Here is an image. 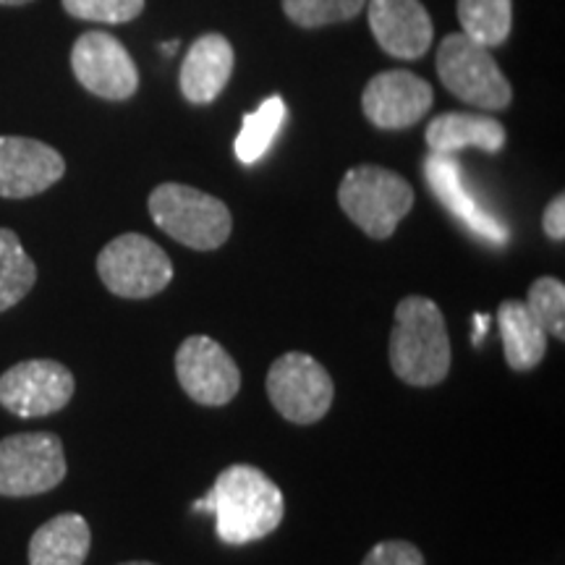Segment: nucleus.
<instances>
[{
	"label": "nucleus",
	"mask_w": 565,
	"mask_h": 565,
	"mask_svg": "<svg viewBox=\"0 0 565 565\" xmlns=\"http://www.w3.org/2000/svg\"><path fill=\"white\" fill-rule=\"evenodd\" d=\"M194 508L215 515L217 536L225 545L238 547L273 534L286 513V500L280 487L263 471L233 463L221 471L212 492L204 500H196Z\"/></svg>",
	"instance_id": "1"
},
{
	"label": "nucleus",
	"mask_w": 565,
	"mask_h": 565,
	"mask_svg": "<svg viewBox=\"0 0 565 565\" xmlns=\"http://www.w3.org/2000/svg\"><path fill=\"white\" fill-rule=\"evenodd\" d=\"M391 366L416 387L440 385L450 372V338L445 317L433 299L408 296L395 309Z\"/></svg>",
	"instance_id": "2"
},
{
	"label": "nucleus",
	"mask_w": 565,
	"mask_h": 565,
	"mask_svg": "<svg viewBox=\"0 0 565 565\" xmlns=\"http://www.w3.org/2000/svg\"><path fill=\"white\" fill-rule=\"evenodd\" d=\"M150 215L160 231L196 252L221 249L233 228L225 202L186 183H160L150 194Z\"/></svg>",
	"instance_id": "3"
},
{
	"label": "nucleus",
	"mask_w": 565,
	"mask_h": 565,
	"mask_svg": "<svg viewBox=\"0 0 565 565\" xmlns=\"http://www.w3.org/2000/svg\"><path fill=\"white\" fill-rule=\"evenodd\" d=\"M338 202L366 236L391 238L414 207V189L387 168L356 166L343 175Z\"/></svg>",
	"instance_id": "4"
},
{
	"label": "nucleus",
	"mask_w": 565,
	"mask_h": 565,
	"mask_svg": "<svg viewBox=\"0 0 565 565\" xmlns=\"http://www.w3.org/2000/svg\"><path fill=\"white\" fill-rule=\"evenodd\" d=\"M437 74L450 95L482 110H503L513 100V87L494 63L490 47L466 34H448L437 47Z\"/></svg>",
	"instance_id": "5"
},
{
	"label": "nucleus",
	"mask_w": 565,
	"mask_h": 565,
	"mask_svg": "<svg viewBox=\"0 0 565 565\" xmlns=\"http://www.w3.org/2000/svg\"><path fill=\"white\" fill-rule=\"evenodd\" d=\"M97 273L110 294L121 299H150L173 280V263L152 238L124 233L100 252Z\"/></svg>",
	"instance_id": "6"
},
{
	"label": "nucleus",
	"mask_w": 565,
	"mask_h": 565,
	"mask_svg": "<svg viewBox=\"0 0 565 565\" xmlns=\"http://www.w3.org/2000/svg\"><path fill=\"white\" fill-rule=\"evenodd\" d=\"M333 393L328 370L309 353H282L267 372V395L273 406L294 424L320 422L330 412Z\"/></svg>",
	"instance_id": "7"
},
{
	"label": "nucleus",
	"mask_w": 565,
	"mask_h": 565,
	"mask_svg": "<svg viewBox=\"0 0 565 565\" xmlns=\"http://www.w3.org/2000/svg\"><path fill=\"white\" fill-rule=\"evenodd\" d=\"M66 477L63 445L51 433H24L0 440V494L30 498L51 492Z\"/></svg>",
	"instance_id": "8"
},
{
	"label": "nucleus",
	"mask_w": 565,
	"mask_h": 565,
	"mask_svg": "<svg viewBox=\"0 0 565 565\" xmlns=\"http://www.w3.org/2000/svg\"><path fill=\"white\" fill-rule=\"evenodd\" d=\"M79 84L103 100H129L139 89V71L121 40L108 32H84L71 51Z\"/></svg>",
	"instance_id": "9"
},
{
	"label": "nucleus",
	"mask_w": 565,
	"mask_h": 565,
	"mask_svg": "<svg viewBox=\"0 0 565 565\" xmlns=\"http://www.w3.org/2000/svg\"><path fill=\"white\" fill-rule=\"evenodd\" d=\"M74 374L53 359H30L13 364L0 377V406L6 412L34 419L61 412L74 395Z\"/></svg>",
	"instance_id": "10"
},
{
	"label": "nucleus",
	"mask_w": 565,
	"mask_h": 565,
	"mask_svg": "<svg viewBox=\"0 0 565 565\" xmlns=\"http://www.w3.org/2000/svg\"><path fill=\"white\" fill-rule=\"evenodd\" d=\"M175 374L186 395L202 406H225L242 387V372L221 343L192 335L175 353Z\"/></svg>",
	"instance_id": "11"
},
{
	"label": "nucleus",
	"mask_w": 565,
	"mask_h": 565,
	"mask_svg": "<svg viewBox=\"0 0 565 565\" xmlns=\"http://www.w3.org/2000/svg\"><path fill=\"white\" fill-rule=\"evenodd\" d=\"M435 92L422 76L406 68L383 71L366 84L362 110L372 126L385 131H401L419 124L433 108Z\"/></svg>",
	"instance_id": "12"
},
{
	"label": "nucleus",
	"mask_w": 565,
	"mask_h": 565,
	"mask_svg": "<svg viewBox=\"0 0 565 565\" xmlns=\"http://www.w3.org/2000/svg\"><path fill=\"white\" fill-rule=\"evenodd\" d=\"M424 179L433 186L437 200L445 204V210L456 221H461L475 236L494 246L508 244V238H511L508 225L477 200V194L471 192L469 183L463 179L461 162L454 154H429L424 160Z\"/></svg>",
	"instance_id": "13"
},
{
	"label": "nucleus",
	"mask_w": 565,
	"mask_h": 565,
	"mask_svg": "<svg viewBox=\"0 0 565 565\" xmlns=\"http://www.w3.org/2000/svg\"><path fill=\"white\" fill-rule=\"evenodd\" d=\"M66 160L51 145L26 137H0V196L26 200L58 183Z\"/></svg>",
	"instance_id": "14"
},
{
	"label": "nucleus",
	"mask_w": 565,
	"mask_h": 565,
	"mask_svg": "<svg viewBox=\"0 0 565 565\" xmlns=\"http://www.w3.org/2000/svg\"><path fill=\"white\" fill-rule=\"evenodd\" d=\"M366 17L374 40L393 58L416 61L433 45L435 26L422 0H370Z\"/></svg>",
	"instance_id": "15"
},
{
	"label": "nucleus",
	"mask_w": 565,
	"mask_h": 565,
	"mask_svg": "<svg viewBox=\"0 0 565 565\" xmlns=\"http://www.w3.org/2000/svg\"><path fill=\"white\" fill-rule=\"evenodd\" d=\"M236 53L223 34H202L192 42L179 71L181 95L192 105H210L231 82Z\"/></svg>",
	"instance_id": "16"
},
{
	"label": "nucleus",
	"mask_w": 565,
	"mask_h": 565,
	"mask_svg": "<svg viewBox=\"0 0 565 565\" xmlns=\"http://www.w3.org/2000/svg\"><path fill=\"white\" fill-rule=\"evenodd\" d=\"M427 147L435 154H456L461 150L500 152L505 147V126L494 121L492 116H477V113H443L429 121L424 131Z\"/></svg>",
	"instance_id": "17"
},
{
	"label": "nucleus",
	"mask_w": 565,
	"mask_h": 565,
	"mask_svg": "<svg viewBox=\"0 0 565 565\" xmlns=\"http://www.w3.org/2000/svg\"><path fill=\"white\" fill-rule=\"evenodd\" d=\"M92 547L89 524L79 513H61L30 542V565H84Z\"/></svg>",
	"instance_id": "18"
},
{
	"label": "nucleus",
	"mask_w": 565,
	"mask_h": 565,
	"mask_svg": "<svg viewBox=\"0 0 565 565\" xmlns=\"http://www.w3.org/2000/svg\"><path fill=\"white\" fill-rule=\"evenodd\" d=\"M500 338H503L505 362L515 372H529L545 359L547 333L529 312L526 301L508 299L498 309Z\"/></svg>",
	"instance_id": "19"
},
{
	"label": "nucleus",
	"mask_w": 565,
	"mask_h": 565,
	"mask_svg": "<svg viewBox=\"0 0 565 565\" xmlns=\"http://www.w3.org/2000/svg\"><path fill=\"white\" fill-rule=\"evenodd\" d=\"M466 38L482 47L503 45L513 26V0H458Z\"/></svg>",
	"instance_id": "20"
},
{
	"label": "nucleus",
	"mask_w": 565,
	"mask_h": 565,
	"mask_svg": "<svg viewBox=\"0 0 565 565\" xmlns=\"http://www.w3.org/2000/svg\"><path fill=\"white\" fill-rule=\"evenodd\" d=\"M38 280V267L24 252L19 236L9 228H0V312L17 307Z\"/></svg>",
	"instance_id": "21"
},
{
	"label": "nucleus",
	"mask_w": 565,
	"mask_h": 565,
	"mask_svg": "<svg viewBox=\"0 0 565 565\" xmlns=\"http://www.w3.org/2000/svg\"><path fill=\"white\" fill-rule=\"evenodd\" d=\"M286 100L273 95L257 110L244 116L242 134L236 137V158L246 162V166L263 160L275 137H278L282 121H286Z\"/></svg>",
	"instance_id": "22"
},
{
	"label": "nucleus",
	"mask_w": 565,
	"mask_h": 565,
	"mask_svg": "<svg viewBox=\"0 0 565 565\" xmlns=\"http://www.w3.org/2000/svg\"><path fill=\"white\" fill-rule=\"evenodd\" d=\"M366 0H282V11L303 30H317L324 24L351 21L359 17Z\"/></svg>",
	"instance_id": "23"
},
{
	"label": "nucleus",
	"mask_w": 565,
	"mask_h": 565,
	"mask_svg": "<svg viewBox=\"0 0 565 565\" xmlns=\"http://www.w3.org/2000/svg\"><path fill=\"white\" fill-rule=\"evenodd\" d=\"M529 312L547 335L565 338V286L563 280L540 278L529 286Z\"/></svg>",
	"instance_id": "24"
},
{
	"label": "nucleus",
	"mask_w": 565,
	"mask_h": 565,
	"mask_svg": "<svg viewBox=\"0 0 565 565\" xmlns=\"http://www.w3.org/2000/svg\"><path fill=\"white\" fill-rule=\"evenodd\" d=\"M68 17L97 24H126L145 11V0H63Z\"/></svg>",
	"instance_id": "25"
},
{
	"label": "nucleus",
	"mask_w": 565,
	"mask_h": 565,
	"mask_svg": "<svg viewBox=\"0 0 565 565\" xmlns=\"http://www.w3.org/2000/svg\"><path fill=\"white\" fill-rule=\"evenodd\" d=\"M362 565H427L424 563V555L419 547L412 545V542L401 540H387L374 545L370 553H366Z\"/></svg>",
	"instance_id": "26"
},
{
	"label": "nucleus",
	"mask_w": 565,
	"mask_h": 565,
	"mask_svg": "<svg viewBox=\"0 0 565 565\" xmlns=\"http://www.w3.org/2000/svg\"><path fill=\"white\" fill-rule=\"evenodd\" d=\"M542 228L553 242H563L565 238V196L557 194L553 202L545 207V215H542Z\"/></svg>",
	"instance_id": "27"
},
{
	"label": "nucleus",
	"mask_w": 565,
	"mask_h": 565,
	"mask_svg": "<svg viewBox=\"0 0 565 565\" xmlns=\"http://www.w3.org/2000/svg\"><path fill=\"white\" fill-rule=\"evenodd\" d=\"M175 47H179V42H175V40L166 42V45H162V53H166V55H173V53H175Z\"/></svg>",
	"instance_id": "28"
},
{
	"label": "nucleus",
	"mask_w": 565,
	"mask_h": 565,
	"mask_svg": "<svg viewBox=\"0 0 565 565\" xmlns=\"http://www.w3.org/2000/svg\"><path fill=\"white\" fill-rule=\"evenodd\" d=\"M32 3V0H0V6H26Z\"/></svg>",
	"instance_id": "29"
},
{
	"label": "nucleus",
	"mask_w": 565,
	"mask_h": 565,
	"mask_svg": "<svg viewBox=\"0 0 565 565\" xmlns=\"http://www.w3.org/2000/svg\"><path fill=\"white\" fill-rule=\"evenodd\" d=\"M121 565H154V563H145V561H134V563H121Z\"/></svg>",
	"instance_id": "30"
}]
</instances>
